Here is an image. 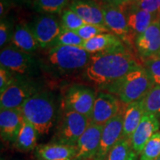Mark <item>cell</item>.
<instances>
[{"mask_svg": "<svg viewBox=\"0 0 160 160\" xmlns=\"http://www.w3.org/2000/svg\"><path fill=\"white\" fill-rule=\"evenodd\" d=\"M82 48L91 54L125 50L122 40L113 33H105L85 41Z\"/></svg>", "mask_w": 160, "mask_h": 160, "instance_id": "obj_19", "label": "cell"}, {"mask_svg": "<svg viewBox=\"0 0 160 160\" xmlns=\"http://www.w3.org/2000/svg\"><path fill=\"white\" fill-rule=\"evenodd\" d=\"M160 156V132L151 137L139 155V160H154Z\"/></svg>", "mask_w": 160, "mask_h": 160, "instance_id": "obj_26", "label": "cell"}, {"mask_svg": "<svg viewBox=\"0 0 160 160\" xmlns=\"http://www.w3.org/2000/svg\"><path fill=\"white\" fill-rule=\"evenodd\" d=\"M134 2L139 8L159 18L160 14V0H134Z\"/></svg>", "mask_w": 160, "mask_h": 160, "instance_id": "obj_33", "label": "cell"}, {"mask_svg": "<svg viewBox=\"0 0 160 160\" xmlns=\"http://www.w3.org/2000/svg\"><path fill=\"white\" fill-rule=\"evenodd\" d=\"M0 110V133L2 139L15 143L24 119L21 110L20 108Z\"/></svg>", "mask_w": 160, "mask_h": 160, "instance_id": "obj_16", "label": "cell"}, {"mask_svg": "<svg viewBox=\"0 0 160 160\" xmlns=\"http://www.w3.org/2000/svg\"><path fill=\"white\" fill-rule=\"evenodd\" d=\"M160 122L154 115L145 113L139 126L131 138L132 148L140 155L151 137L159 131Z\"/></svg>", "mask_w": 160, "mask_h": 160, "instance_id": "obj_17", "label": "cell"}, {"mask_svg": "<svg viewBox=\"0 0 160 160\" xmlns=\"http://www.w3.org/2000/svg\"><path fill=\"white\" fill-rule=\"evenodd\" d=\"M30 26L42 48L54 47L58 37L64 30L62 22L52 14L40 16Z\"/></svg>", "mask_w": 160, "mask_h": 160, "instance_id": "obj_9", "label": "cell"}, {"mask_svg": "<svg viewBox=\"0 0 160 160\" xmlns=\"http://www.w3.org/2000/svg\"><path fill=\"white\" fill-rule=\"evenodd\" d=\"M154 160H160V156H159V157H157V159H155Z\"/></svg>", "mask_w": 160, "mask_h": 160, "instance_id": "obj_38", "label": "cell"}, {"mask_svg": "<svg viewBox=\"0 0 160 160\" xmlns=\"http://www.w3.org/2000/svg\"><path fill=\"white\" fill-rule=\"evenodd\" d=\"M14 30L11 22L5 19H1L0 24V47H6V45L12 40Z\"/></svg>", "mask_w": 160, "mask_h": 160, "instance_id": "obj_32", "label": "cell"}, {"mask_svg": "<svg viewBox=\"0 0 160 160\" xmlns=\"http://www.w3.org/2000/svg\"><path fill=\"white\" fill-rule=\"evenodd\" d=\"M97 93L91 87L74 84L67 89L64 97V108L85 116L91 121Z\"/></svg>", "mask_w": 160, "mask_h": 160, "instance_id": "obj_8", "label": "cell"}, {"mask_svg": "<svg viewBox=\"0 0 160 160\" xmlns=\"http://www.w3.org/2000/svg\"><path fill=\"white\" fill-rule=\"evenodd\" d=\"M145 113L160 117V86L154 85L142 99Z\"/></svg>", "mask_w": 160, "mask_h": 160, "instance_id": "obj_25", "label": "cell"}, {"mask_svg": "<svg viewBox=\"0 0 160 160\" xmlns=\"http://www.w3.org/2000/svg\"><path fill=\"white\" fill-rule=\"evenodd\" d=\"M100 5L106 27L123 42L131 44L133 37L128 25L122 5H113L104 2L100 3Z\"/></svg>", "mask_w": 160, "mask_h": 160, "instance_id": "obj_10", "label": "cell"}, {"mask_svg": "<svg viewBox=\"0 0 160 160\" xmlns=\"http://www.w3.org/2000/svg\"><path fill=\"white\" fill-rule=\"evenodd\" d=\"M138 53L143 59L160 57V22H153L135 39Z\"/></svg>", "mask_w": 160, "mask_h": 160, "instance_id": "obj_14", "label": "cell"}, {"mask_svg": "<svg viewBox=\"0 0 160 160\" xmlns=\"http://www.w3.org/2000/svg\"><path fill=\"white\" fill-rule=\"evenodd\" d=\"M69 0H35L33 7L35 11L43 14H55L62 11Z\"/></svg>", "mask_w": 160, "mask_h": 160, "instance_id": "obj_24", "label": "cell"}, {"mask_svg": "<svg viewBox=\"0 0 160 160\" xmlns=\"http://www.w3.org/2000/svg\"><path fill=\"white\" fill-rule=\"evenodd\" d=\"M23 117L35 127L39 135L48 134L57 117V103L51 92L39 91L19 108Z\"/></svg>", "mask_w": 160, "mask_h": 160, "instance_id": "obj_2", "label": "cell"}, {"mask_svg": "<svg viewBox=\"0 0 160 160\" xmlns=\"http://www.w3.org/2000/svg\"><path fill=\"white\" fill-rule=\"evenodd\" d=\"M84 42L85 41L75 31L64 29L58 37L55 46H73L82 48Z\"/></svg>", "mask_w": 160, "mask_h": 160, "instance_id": "obj_29", "label": "cell"}, {"mask_svg": "<svg viewBox=\"0 0 160 160\" xmlns=\"http://www.w3.org/2000/svg\"><path fill=\"white\" fill-rule=\"evenodd\" d=\"M102 1L104 2L111 4V5L121 6L131 2L133 1V0H102Z\"/></svg>", "mask_w": 160, "mask_h": 160, "instance_id": "obj_35", "label": "cell"}, {"mask_svg": "<svg viewBox=\"0 0 160 160\" xmlns=\"http://www.w3.org/2000/svg\"><path fill=\"white\" fill-rule=\"evenodd\" d=\"M124 111H121L104 125L98 152L93 160H106L109 152L122 137Z\"/></svg>", "mask_w": 160, "mask_h": 160, "instance_id": "obj_11", "label": "cell"}, {"mask_svg": "<svg viewBox=\"0 0 160 160\" xmlns=\"http://www.w3.org/2000/svg\"><path fill=\"white\" fill-rule=\"evenodd\" d=\"M15 1H19V2H34L35 0H15Z\"/></svg>", "mask_w": 160, "mask_h": 160, "instance_id": "obj_37", "label": "cell"}, {"mask_svg": "<svg viewBox=\"0 0 160 160\" xmlns=\"http://www.w3.org/2000/svg\"><path fill=\"white\" fill-rule=\"evenodd\" d=\"M119 112L120 101L117 97L108 92L100 91L96 97L91 122L104 125Z\"/></svg>", "mask_w": 160, "mask_h": 160, "instance_id": "obj_12", "label": "cell"}, {"mask_svg": "<svg viewBox=\"0 0 160 160\" xmlns=\"http://www.w3.org/2000/svg\"><path fill=\"white\" fill-rule=\"evenodd\" d=\"M91 56V53L81 47L55 46L48 49L45 59L50 69L63 75L85 70Z\"/></svg>", "mask_w": 160, "mask_h": 160, "instance_id": "obj_4", "label": "cell"}, {"mask_svg": "<svg viewBox=\"0 0 160 160\" xmlns=\"http://www.w3.org/2000/svg\"><path fill=\"white\" fill-rule=\"evenodd\" d=\"M75 32L84 41H87L102 33H110V30L105 26L86 23Z\"/></svg>", "mask_w": 160, "mask_h": 160, "instance_id": "obj_30", "label": "cell"}, {"mask_svg": "<svg viewBox=\"0 0 160 160\" xmlns=\"http://www.w3.org/2000/svg\"><path fill=\"white\" fill-rule=\"evenodd\" d=\"M62 24L64 29L76 31L86 23L75 12L68 8L62 11Z\"/></svg>", "mask_w": 160, "mask_h": 160, "instance_id": "obj_28", "label": "cell"}, {"mask_svg": "<svg viewBox=\"0 0 160 160\" xmlns=\"http://www.w3.org/2000/svg\"><path fill=\"white\" fill-rule=\"evenodd\" d=\"M142 65L125 49L91 54L84 73L88 80L103 89Z\"/></svg>", "mask_w": 160, "mask_h": 160, "instance_id": "obj_1", "label": "cell"}, {"mask_svg": "<svg viewBox=\"0 0 160 160\" xmlns=\"http://www.w3.org/2000/svg\"><path fill=\"white\" fill-rule=\"evenodd\" d=\"M103 127L104 125L90 122L77 144V154L73 160H93L99 150Z\"/></svg>", "mask_w": 160, "mask_h": 160, "instance_id": "obj_13", "label": "cell"}, {"mask_svg": "<svg viewBox=\"0 0 160 160\" xmlns=\"http://www.w3.org/2000/svg\"><path fill=\"white\" fill-rule=\"evenodd\" d=\"M139 155L138 153H136L133 150H132L126 160H139Z\"/></svg>", "mask_w": 160, "mask_h": 160, "instance_id": "obj_36", "label": "cell"}, {"mask_svg": "<svg viewBox=\"0 0 160 160\" xmlns=\"http://www.w3.org/2000/svg\"><path fill=\"white\" fill-rule=\"evenodd\" d=\"M122 7L133 37L137 38L148 28L153 22L159 20V18L154 15L139 8L135 4L134 0L122 5Z\"/></svg>", "mask_w": 160, "mask_h": 160, "instance_id": "obj_15", "label": "cell"}, {"mask_svg": "<svg viewBox=\"0 0 160 160\" xmlns=\"http://www.w3.org/2000/svg\"><path fill=\"white\" fill-rule=\"evenodd\" d=\"M39 133L35 127L24 117L22 125L16 140L14 146L17 150L22 152H29L36 149Z\"/></svg>", "mask_w": 160, "mask_h": 160, "instance_id": "obj_23", "label": "cell"}, {"mask_svg": "<svg viewBox=\"0 0 160 160\" xmlns=\"http://www.w3.org/2000/svg\"><path fill=\"white\" fill-rule=\"evenodd\" d=\"M90 119L85 116L65 108L61 123L51 142L77 146L79 138L89 125Z\"/></svg>", "mask_w": 160, "mask_h": 160, "instance_id": "obj_6", "label": "cell"}, {"mask_svg": "<svg viewBox=\"0 0 160 160\" xmlns=\"http://www.w3.org/2000/svg\"><path fill=\"white\" fill-rule=\"evenodd\" d=\"M17 79L11 71L0 65V93H3Z\"/></svg>", "mask_w": 160, "mask_h": 160, "instance_id": "obj_34", "label": "cell"}, {"mask_svg": "<svg viewBox=\"0 0 160 160\" xmlns=\"http://www.w3.org/2000/svg\"><path fill=\"white\" fill-rule=\"evenodd\" d=\"M11 42L17 48L32 54L40 48L31 26L26 24H18L16 26Z\"/></svg>", "mask_w": 160, "mask_h": 160, "instance_id": "obj_22", "label": "cell"}, {"mask_svg": "<svg viewBox=\"0 0 160 160\" xmlns=\"http://www.w3.org/2000/svg\"><path fill=\"white\" fill-rule=\"evenodd\" d=\"M144 68L153 85L160 86V57L145 59L144 60Z\"/></svg>", "mask_w": 160, "mask_h": 160, "instance_id": "obj_31", "label": "cell"}, {"mask_svg": "<svg viewBox=\"0 0 160 160\" xmlns=\"http://www.w3.org/2000/svg\"><path fill=\"white\" fill-rule=\"evenodd\" d=\"M41 88L32 79L17 78L14 82L0 93V109L19 108L26 100L41 91Z\"/></svg>", "mask_w": 160, "mask_h": 160, "instance_id": "obj_7", "label": "cell"}, {"mask_svg": "<svg viewBox=\"0 0 160 160\" xmlns=\"http://www.w3.org/2000/svg\"><path fill=\"white\" fill-rule=\"evenodd\" d=\"M34 151L38 160H73L77 154V146L51 142L37 145Z\"/></svg>", "mask_w": 160, "mask_h": 160, "instance_id": "obj_20", "label": "cell"}, {"mask_svg": "<svg viewBox=\"0 0 160 160\" xmlns=\"http://www.w3.org/2000/svg\"><path fill=\"white\" fill-rule=\"evenodd\" d=\"M145 113L143 100L130 103L124 111L122 138L131 139L132 136L139 126Z\"/></svg>", "mask_w": 160, "mask_h": 160, "instance_id": "obj_21", "label": "cell"}, {"mask_svg": "<svg viewBox=\"0 0 160 160\" xmlns=\"http://www.w3.org/2000/svg\"><path fill=\"white\" fill-rule=\"evenodd\" d=\"M68 7L85 23L106 27L101 5L95 0H71Z\"/></svg>", "mask_w": 160, "mask_h": 160, "instance_id": "obj_18", "label": "cell"}, {"mask_svg": "<svg viewBox=\"0 0 160 160\" xmlns=\"http://www.w3.org/2000/svg\"><path fill=\"white\" fill-rule=\"evenodd\" d=\"M0 63L17 78L29 79L39 75L42 65L32 53L21 51L13 45L2 49Z\"/></svg>", "mask_w": 160, "mask_h": 160, "instance_id": "obj_5", "label": "cell"}, {"mask_svg": "<svg viewBox=\"0 0 160 160\" xmlns=\"http://www.w3.org/2000/svg\"><path fill=\"white\" fill-rule=\"evenodd\" d=\"M159 22H160V14H159Z\"/></svg>", "mask_w": 160, "mask_h": 160, "instance_id": "obj_40", "label": "cell"}, {"mask_svg": "<svg viewBox=\"0 0 160 160\" xmlns=\"http://www.w3.org/2000/svg\"><path fill=\"white\" fill-rule=\"evenodd\" d=\"M153 86L147 71L142 65L103 90L117 96L122 103L127 105L142 99Z\"/></svg>", "mask_w": 160, "mask_h": 160, "instance_id": "obj_3", "label": "cell"}, {"mask_svg": "<svg viewBox=\"0 0 160 160\" xmlns=\"http://www.w3.org/2000/svg\"><path fill=\"white\" fill-rule=\"evenodd\" d=\"M76 160H88V159H76Z\"/></svg>", "mask_w": 160, "mask_h": 160, "instance_id": "obj_39", "label": "cell"}, {"mask_svg": "<svg viewBox=\"0 0 160 160\" xmlns=\"http://www.w3.org/2000/svg\"><path fill=\"white\" fill-rule=\"evenodd\" d=\"M132 150L131 139L122 137L109 152L106 160H126Z\"/></svg>", "mask_w": 160, "mask_h": 160, "instance_id": "obj_27", "label": "cell"}]
</instances>
